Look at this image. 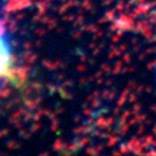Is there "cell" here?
Returning <instances> with one entry per match:
<instances>
[{"label":"cell","instance_id":"cell-1","mask_svg":"<svg viewBox=\"0 0 156 156\" xmlns=\"http://www.w3.org/2000/svg\"><path fill=\"white\" fill-rule=\"evenodd\" d=\"M9 49L8 45L5 41L4 33L0 28V77L5 74L9 66Z\"/></svg>","mask_w":156,"mask_h":156}]
</instances>
